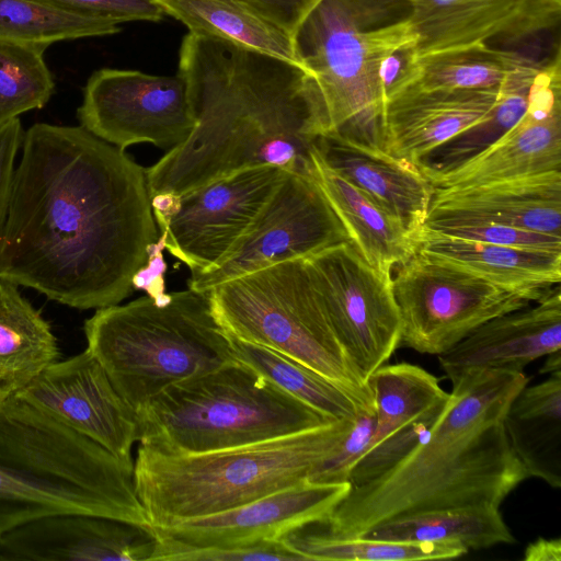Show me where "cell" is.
Instances as JSON below:
<instances>
[{
    "mask_svg": "<svg viewBox=\"0 0 561 561\" xmlns=\"http://www.w3.org/2000/svg\"><path fill=\"white\" fill-rule=\"evenodd\" d=\"M159 241L145 169L82 126L23 136L0 231V276L87 310L134 290Z\"/></svg>",
    "mask_w": 561,
    "mask_h": 561,
    "instance_id": "6da1fadb",
    "label": "cell"
},
{
    "mask_svg": "<svg viewBox=\"0 0 561 561\" xmlns=\"http://www.w3.org/2000/svg\"><path fill=\"white\" fill-rule=\"evenodd\" d=\"M178 75L196 123L184 142L145 169L150 198L179 196L263 164L310 176L322 130L300 66L188 33Z\"/></svg>",
    "mask_w": 561,
    "mask_h": 561,
    "instance_id": "7a4b0ae2",
    "label": "cell"
},
{
    "mask_svg": "<svg viewBox=\"0 0 561 561\" xmlns=\"http://www.w3.org/2000/svg\"><path fill=\"white\" fill-rule=\"evenodd\" d=\"M529 379L523 371L471 370L451 383L443 413L403 458L369 482L352 486L318 533L363 537L408 515L473 505L500 507L525 479L503 416Z\"/></svg>",
    "mask_w": 561,
    "mask_h": 561,
    "instance_id": "3957f363",
    "label": "cell"
},
{
    "mask_svg": "<svg viewBox=\"0 0 561 561\" xmlns=\"http://www.w3.org/2000/svg\"><path fill=\"white\" fill-rule=\"evenodd\" d=\"M65 513L150 527L134 463L72 431L16 394L0 400V537Z\"/></svg>",
    "mask_w": 561,
    "mask_h": 561,
    "instance_id": "277c9868",
    "label": "cell"
},
{
    "mask_svg": "<svg viewBox=\"0 0 561 561\" xmlns=\"http://www.w3.org/2000/svg\"><path fill=\"white\" fill-rule=\"evenodd\" d=\"M394 0H323L293 35L322 135L385 150L388 60L416 43ZM386 151V150H385Z\"/></svg>",
    "mask_w": 561,
    "mask_h": 561,
    "instance_id": "5b68a950",
    "label": "cell"
},
{
    "mask_svg": "<svg viewBox=\"0 0 561 561\" xmlns=\"http://www.w3.org/2000/svg\"><path fill=\"white\" fill-rule=\"evenodd\" d=\"M353 420L249 445L167 454L139 445L136 493L150 528L228 511L308 481L350 431Z\"/></svg>",
    "mask_w": 561,
    "mask_h": 561,
    "instance_id": "8992f818",
    "label": "cell"
},
{
    "mask_svg": "<svg viewBox=\"0 0 561 561\" xmlns=\"http://www.w3.org/2000/svg\"><path fill=\"white\" fill-rule=\"evenodd\" d=\"M83 331L87 348L136 413L167 387L238 360L208 291L187 288L99 308Z\"/></svg>",
    "mask_w": 561,
    "mask_h": 561,
    "instance_id": "52a82bcc",
    "label": "cell"
},
{
    "mask_svg": "<svg viewBox=\"0 0 561 561\" xmlns=\"http://www.w3.org/2000/svg\"><path fill=\"white\" fill-rule=\"evenodd\" d=\"M137 416L140 445L167 454L238 447L335 421L239 360L167 387Z\"/></svg>",
    "mask_w": 561,
    "mask_h": 561,
    "instance_id": "ba28073f",
    "label": "cell"
},
{
    "mask_svg": "<svg viewBox=\"0 0 561 561\" xmlns=\"http://www.w3.org/2000/svg\"><path fill=\"white\" fill-rule=\"evenodd\" d=\"M225 331L279 352L317 371L375 412L367 381L337 340L302 259L252 272L208 290Z\"/></svg>",
    "mask_w": 561,
    "mask_h": 561,
    "instance_id": "9c48e42d",
    "label": "cell"
},
{
    "mask_svg": "<svg viewBox=\"0 0 561 561\" xmlns=\"http://www.w3.org/2000/svg\"><path fill=\"white\" fill-rule=\"evenodd\" d=\"M394 271L400 347L436 356L486 321L529 306L547 291L503 288L419 252Z\"/></svg>",
    "mask_w": 561,
    "mask_h": 561,
    "instance_id": "30bf717a",
    "label": "cell"
},
{
    "mask_svg": "<svg viewBox=\"0 0 561 561\" xmlns=\"http://www.w3.org/2000/svg\"><path fill=\"white\" fill-rule=\"evenodd\" d=\"M305 262L337 340L367 381L400 348L401 318L392 276L368 264L351 241Z\"/></svg>",
    "mask_w": 561,
    "mask_h": 561,
    "instance_id": "8fae6325",
    "label": "cell"
},
{
    "mask_svg": "<svg viewBox=\"0 0 561 561\" xmlns=\"http://www.w3.org/2000/svg\"><path fill=\"white\" fill-rule=\"evenodd\" d=\"M287 173L263 164L179 196L150 198L159 240L191 274L210 267L234 244Z\"/></svg>",
    "mask_w": 561,
    "mask_h": 561,
    "instance_id": "7c38bea8",
    "label": "cell"
},
{
    "mask_svg": "<svg viewBox=\"0 0 561 561\" xmlns=\"http://www.w3.org/2000/svg\"><path fill=\"white\" fill-rule=\"evenodd\" d=\"M344 241H350L347 232L318 184L311 176L287 173L229 251L210 267L191 274L188 288L208 291Z\"/></svg>",
    "mask_w": 561,
    "mask_h": 561,
    "instance_id": "4fadbf2b",
    "label": "cell"
},
{
    "mask_svg": "<svg viewBox=\"0 0 561 561\" xmlns=\"http://www.w3.org/2000/svg\"><path fill=\"white\" fill-rule=\"evenodd\" d=\"M80 126L122 149L148 142L169 151L191 135L196 118L185 81L139 70L102 68L83 88Z\"/></svg>",
    "mask_w": 561,
    "mask_h": 561,
    "instance_id": "5bb4252c",
    "label": "cell"
},
{
    "mask_svg": "<svg viewBox=\"0 0 561 561\" xmlns=\"http://www.w3.org/2000/svg\"><path fill=\"white\" fill-rule=\"evenodd\" d=\"M15 394L118 459L134 463L131 448L139 440L137 413L88 348L51 364Z\"/></svg>",
    "mask_w": 561,
    "mask_h": 561,
    "instance_id": "9a60e30c",
    "label": "cell"
},
{
    "mask_svg": "<svg viewBox=\"0 0 561 561\" xmlns=\"http://www.w3.org/2000/svg\"><path fill=\"white\" fill-rule=\"evenodd\" d=\"M351 488V482L307 481L228 511L151 528L157 537L153 556L172 549L234 548L279 540L296 529L323 523Z\"/></svg>",
    "mask_w": 561,
    "mask_h": 561,
    "instance_id": "2e32d148",
    "label": "cell"
},
{
    "mask_svg": "<svg viewBox=\"0 0 561 561\" xmlns=\"http://www.w3.org/2000/svg\"><path fill=\"white\" fill-rule=\"evenodd\" d=\"M550 171H561L559 48L537 73L525 113L504 135L454 169L426 179L435 188H456Z\"/></svg>",
    "mask_w": 561,
    "mask_h": 561,
    "instance_id": "e0dca14e",
    "label": "cell"
},
{
    "mask_svg": "<svg viewBox=\"0 0 561 561\" xmlns=\"http://www.w3.org/2000/svg\"><path fill=\"white\" fill-rule=\"evenodd\" d=\"M416 43L412 57L490 42L517 44L558 26L561 0H403Z\"/></svg>",
    "mask_w": 561,
    "mask_h": 561,
    "instance_id": "ac0fdd59",
    "label": "cell"
},
{
    "mask_svg": "<svg viewBox=\"0 0 561 561\" xmlns=\"http://www.w3.org/2000/svg\"><path fill=\"white\" fill-rule=\"evenodd\" d=\"M375 402V428L355 473L370 480L388 470L424 438L443 413L450 393L424 368L382 365L367 379Z\"/></svg>",
    "mask_w": 561,
    "mask_h": 561,
    "instance_id": "d6986e66",
    "label": "cell"
},
{
    "mask_svg": "<svg viewBox=\"0 0 561 561\" xmlns=\"http://www.w3.org/2000/svg\"><path fill=\"white\" fill-rule=\"evenodd\" d=\"M150 527L100 515L65 513L20 525L0 537V561H148Z\"/></svg>",
    "mask_w": 561,
    "mask_h": 561,
    "instance_id": "ffe728a7",
    "label": "cell"
},
{
    "mask_svg": "<svg viewBox=\"0 0 561 561\" xmlns=\"http://www.w3.org/2000/svg\"><path fill=\"white\" fill-rule=\"evenodd\" d=\"M559 350L561 295L557 284L529 306L486 321L437 357L454 383L471 370L523 371L529 363Z\"/></svg>",
    "mask_w": 561,
    "mask_h": 561,
    "instance_id": "44dd1931",
    "label": "cell"
},
{
    "mask_svg": "<svg viewBox=\"0 0 561 561\" xmlns=\"http://www.w3.org/2000/svg\"><path fill=\"white\" fill-rule=\"evenodd\" d=\"M313 147L330 169L420 234L435 187L416 164L334 134L319 136Z\"/></svg>",
    "mask_w": 561,
    "mask_h": 561,
    "instance_id": "7402d4cb",
    "label": "cell"
},
{
    "mask_svg": "<svg viewBox=\"0 0 561 561\" xmlns=\"http://www.w3.org/2000/svg\"><path fill=\"white\" fill-rule=\"evenodd\" d=\"M501 96L492 90H405L387 101L385 150L416 164L428 152L486 119Z\"/></svg>",
    "mask_w": 561,
    "mask_h": 561,
    "instance_id": "603a6c76",
    "label": "cell"
},
{
    "mask_svg": "<svg viewBox=\"0 0 561 561\" xmlns=\"http://www.w3.org/2000/svg\"><path fill=\"white\" fill-rule=\"evenodd\" d=\"M430 210L466 214L561 237V171L476 186L435 188Z\"/></svg>",
    "mask_w": 561,
    "mask_h": 561,
    "instance_id": "cb8c5ba5",
    "label": "cell"
},
{
    "mask_svg": "<svg viewBox=\"0 0 561 561\" xmlns=\"http://www.w3.org/2000/svg\"><path fill=\"white\" fill-rule=\"evenodd\" d=\"M311 158V179L341 220L350 241L368 264L391 275L396 267L417 252L419 236L330 169L314 147Z\"/></svg>",
    "mask_w": 561,
    "mask_h": 561,
    "instance_id": "d4e9b609",
    "label": "cell"
},
{
    "mask_svg": "<svg viewBox=\"0 0 561 561\" xmlns=\"http://www.w3.org/2000/svg\"><path fill=\"white\" fill-rule=\"evenodd\" d=\"M417 252L513 290L546 291L561 280V252L459 239L424 227Z\"/></svg>",
    "mask_w": 561,
    "mask_h": 561,
    "instance_id": "484cf974",
    "label": "cell"
},
{
    "mask_svg": "<svg viewBox=\"0 0 561 561\" xmlns=\"http://www.w3.org/2000/svg\"><path fill=\"white\" fill-rule=\"evenodd\" d=\"M503 426L528 478L561 488V371L524 386L511 401Z\"/></svg>",
    "mask_w": 561,
    "mask_h": 561,
    "instance_id": "4316f807",
    "label": "cell"
},
{
    "mask_svg": "<svg viewBox=\"0 0 561 561\" xmlns=\"http://www.w3.org/2000/svg\"><path fill=\"white\" fill-rule=\"evenodd\" d=\"M538 61L516 50L474 45L420 57L411 50L401 73L387 93L405 90H492L501 87L517 71Z\"/></svg>",
    "mask_w": 561,
    "mask_h": 561,
    "instance_id": "83f0119b",
    "label": "cell"
},
{
    "mask_svg": "<svg viewBox=\"0 0 561 561\" xmlns=\"http://www.w3.org/2000/svg\"><path fill=\"white\" fill-rule=\"evenodd\" d=\"M165 14L188 33L227 41L296 62L293 35L273 21L254 0H157Z\"/></svg>",
    "mask_w": 561,
    "mask_h": 561,
    "instance_id": "f1b7e54d",
    "label": "cell"
},
{
    "mask_svg": "<svg viewBox=\"0 0 561 561\" xmlns=\"http://www.w3.org/2000/svg\"><path fill=\"white\" fill-rule=\"evenodd\" d=\"M59 358L49 322L16 284L0 276V400L18 393Z\"/></svg>",
    "mask_w": 561,
    "mask_h": 561,
    "instance_id": "f546056e",
    "label": "cell"
},
{
    "mask_svg": "<svg viewBox=\"0 0 561 561\" xmlns=\"http://www.w3.org/2000/svg\"><path fill=\"white\" fill-rule=\"evenodd\" d=\"M363 537L392 541L455 542L468 550L515 542L500 507L492 505L416 513L387 520Z\"/></svg>",
    "mask_w": 561,
    "mask_h": 561,
    "instance_id": "4dcf8cb0",
    "label": "cell"
},
{
    "mask_svg": "<svg viewBox=\"0 0 561 561\" xmlns=\"http://www.w3.org/2000/svg\"><path fill=\"white\" fill-rule=\"evenodd\" d=\"M229 337L239 362L325 416L353 420L365 411L348 392L301 363L265 346Z\"/></svg>",
    "mask_w": 561,
    "mask_h": 561,
    "instance_id": "1f68e13d",
    "label": "cell"
},
{
    "mask_svg": "<svg viewBox=\"0 0 561 561\" xmlns=\"http://www.w3.org/2000/svg\"><path fill=\"white\" fill-rule=\"evenodd\" d=\"M546 61L538 60L513 75L501 87L491 115L428 152L416 163L420 171L427 176L451 170L504 135L525 113L533 82Z\"/></svg>",
    "mask_w": 561,
    "mask_h": 561,
    "instance_id": "d6a6232c",
    "label": "cell"
},
{
    "mask_svg": "<svg viewBox=\"0 0 561 561\" xmlns=\"http://www.w3.org/2000/svg\"><path fill=\"white\" fill-rule=\"evenodd\" d=\"M119 23L75 13L41 0H0V41L49 45L67 39L113 35Z\"/></svg>",
    "mask_w": 561,
    "mask_h": 561,
    "instance_id": "836d02e7",
    "label": "cell"
},
{
    "mask_svg": "<svg viewBox=\"0 0 561 561\" xmlns=\"http://www.w3.org/2000/svg\"><path fill=\"white\" fill-rule=\"evenodd\" d=\"M301 560L417 561L454 559L469 550L455 542L379 540L367 537L332 538L301 527L284 538Z\"/></svg>",
    "mask_w": 561,
    "mask_h": 561,
    "instance_id": "e575fe53",
    "label": "cell"
},
{
    "mask_svg": "<svg viewBox=\"0 0 561 561\" xmlns=\"http://www.w3.org/2000/svg\"><path fill=\"white\" fill-rule=\"evenodd\" d=\"M46 48L0 41V128L22 113L44 107L53 95Z\"/></svg>",
    "mask_w": 561,
    "mask_h": 561,
    "instance_id": "d590c367",
    "label": "cell"
},
{
    "mask_svg": "<svg viewBox=\"0 0 561 561\" xmlns=\"http://www.w3.org/2000/svg\"><path fill=\"white\" fill-rule=\"evenodd\" d=\"M423 227L459 239L513 248L561 252V237L559 236L501 225L466 214L428 210Z\"/></svg>",
    "mask_w": 561,
    "mask_h": 561,
    "instance_id": "8d00e7d4",
    "label": "cell"
},
{
    "mask_svg": "<svg viewBox=\"0 0 561 561\" xmlns=\"http://www.w3.org/2000/svg\"><path fill=\"white\" fill-rule=\"evenodd\" d=\"M375 428V412L357 414L336 449L312 471L308 482L333 484L350 482L353 466L366 451Z\"/></svg>",
    "mask_w": 561,
    "mask_h": 561,
    "instance_id": "74e56055",
    "label": "cell"
},
{
    "mask_svg": "<svg viewBox=\"0 0 561 561\" xmlns=\"http://www.w3.org/2000/svg\"><path fill=\"white\" fill-rule=\"evenodd\" d=\"M165 561H279L301 560L282 539L265 540L234 548L172 549L156 553Z\"/></svg>",
    "mask_w": 561,
    "mask_h": 561,
    "instance_id": "f35d334b",
    "label": "cell"
},
{
    "mask_svg": "<svg viewBox=\"0 0 561 561\" xmlns=\"http://www.w3.org/2000/svg\"><path fill=\"white\" fill-rule=\"evenodd\" d=\"M70 12L105 18L117 23L158 22L165 15L157 0H41Z\"/></svg>",
    "mask_w": 561,
    "mask_h": 561,
    "instance_id": "ab89813d",
    "label": "cell"
},
{
    "mask_svg": "<svg viewBox=\"0 0 561 561\" xmlns=\"http://www.w3.org/2000/svg\"><path fill=\"white\" fill-rule=\"evenodd\" d=\"M23 136L19 117L0 128V231L8 215L14 160L22 145Z\"/></svg>",
    "mask_w": 561,
    "mask_h": 561,
    "instance_id": "60d3db41",
    "label": "cell"
},
{
    "mask_svg": "<svg viewBox=\"0 0 561 561\" xmlns=\"http://www.w3.org/2000/svg\"><path fill=\"white\" fill-rule=\"evenodd\" d=\"M277 24L294 35L300 23L323 0H254Z\"/></svg>",
    "mask_w": 561,
    "mask_h": 561,
    "instance_id": "b9f144b4",
    "label": "cell"
},
{
    "mask_svg": "<svg viewBox=\"0 0 561 561\" xmlns=\"http://www.w3.org/2000/svg\"><path fill=\"white\" fill-rule=\"evenodd\" d=\"M524 561H560L561 539L539 537L528 543L524 551Z\"/></svg>",
    "mask_w": 561,
    "mask_h": 561,
    "instance_id": "7bdbcfd3",
    "label": "cell"
},
{
    "mask_svg": "<svg viewBox=\"0 0 561 561\" xmlns=\"http://www.w3.org/2000/svg\"><path fill=\"white\" fill-rule=\"evenodd\" d=\"M561 371V351L553 352L547 355V359L540 369L541 374H553Z\"/></svg>",
    "mask_w": 561,
    "mask_h": 561,
    "instance_id": "ee69618b",
    "label": "cell"
}]
</instances>
